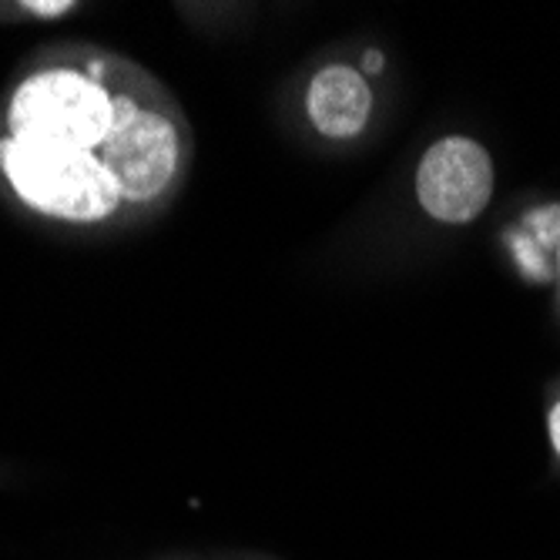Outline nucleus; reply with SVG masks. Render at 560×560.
Instances as JSON below:
<instances>
[{"mask_svg":"<svg viewBox=\"0 0 560 560\" xmlns=\"http://www.w3.org/2000/svg\"><path fill=\"white\" fill-rule=\"evenodd\" d=\"M550 443L560 453V402L553 406V413H550Z\"/></svg>","mask_w":560,"mask_h":560,"instance_id":"423d86ee","label":"nucleus"},{"mask_svg":"<svg viewBox=\"0 0 560 560\" xmlns=\"http://www.w3.org/2000/svg\"><path fill=\"white\" fill-rule=\"evenodd\" d=\"M24 11L34 18H61V14L74 11V4L71 0H58V4H37V0H31V4H24Z\"/></svg>","mask_w":560,"mask_h":560,"instance_id":"39448f33","label":"nucleus"},{"mask_svg":"<svg viewBox=\"0 0 560 560\" xmlns=\"http://www.w3.org/2000/svg\"><path fill=\"white\" fill-rule=\"evenodd\" d=\"M493 195V162L470 138L436 141L417 172V198L427 215L446 225L474 222Z\"/></svg>","mask_w":560,"mask_h":560,"instance_id":"7ed1b4c3","label":"nucleus"},{"mask_svg":"<svg viewBox=\"0 0 560 560\" xmlns=\"http://www.w3.org/2000/svg\"><path fill=\"white\" fill-rule=\"evenodd\" d=\"M305 112L323 138L349 141L363 135L373 115V88L363 71L352 65H326L313 74Z\"/></svg>","mask_w":560,"mask_h":560,"instance_id":"20e7f679","label":"nucleus"},{"mask_svg":"<svg viewBox=\"0 0 560 560\" xmlns=\"http://www.w3.org/2000/svg\"><path fill=\"white\" fill-rule=\"evenodd\" d=\"M4 135L94 155L121 185L128 212L165 201L191 155V131L168 91L108 50L65 47L31 61L4 105Z\"/></svg>","mask_w":560,"mask_h":560,"instance_id":"f257e3e1","label":"nucleus"},{"mask_svg":"<svg viewBox=\"0 0 560 560\" xmlns=\"http://www.w3.org/2000/svg\"><path fill=\"white\" fill-rule=\"evenodd\" d=\"M0 178L27 209L58 222L101 225L128 212L115 175L74 148L0 131Z\"/></svg>","mask_w":560,"mask_h":560,"instance_id":"f03ea898","label":"nucleus"},{"mask_svg":"<svg viewBox=\"0 0 560 560\" xmlns=\"http://www.w3.org/2000/svg\"><path fill=\"white\" fill-rule=\"evenodd\" d=\"M366 68L370 71H380V55H366Z\"/></svg>","mask_w":560,"mask_h":560,"instance_id":"0eeeda50","label":"nucleus"}]
</instances>
